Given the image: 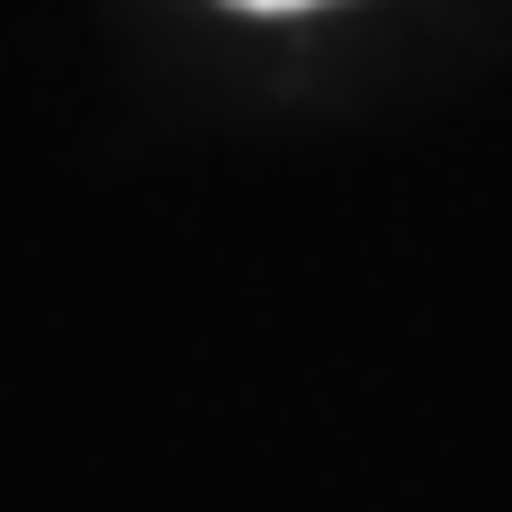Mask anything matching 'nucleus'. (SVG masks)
I'll return each mask as SVG.
<instances>
[{"label": "nucleus", "mask_w": 512, "mask_h": 512, "mask_svg": "<svg viewBox=\"0 0 512 512\" xmlns=\"http://www.w3.org/2000/svg\"><path fill=\"white\" fill-rule=\"evenodd\" d=\"M225 9H252V18H288V9H324V0H225Z\"/></svg>", "instance_id": "1"}]
</instances>
